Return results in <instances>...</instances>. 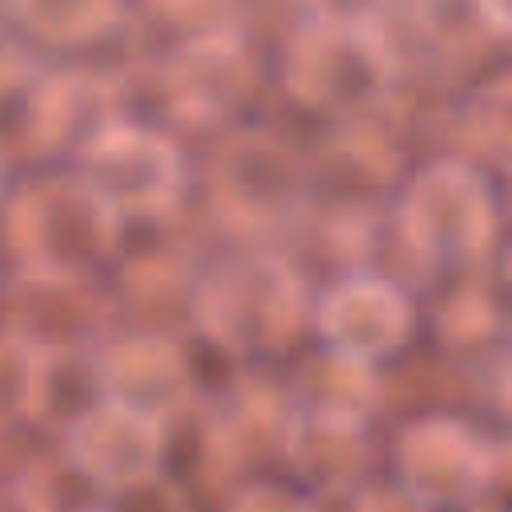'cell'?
<instances>
[{
    "label": "cell",
    "instance_id": "cell-1",
    "mask_svg": "<svg viewBox=\"0 0 512 512\" xmlns=\"http://www.w3.org/2000/svg\"><path fill=\"white\" fill-rule=\"evenodd\" d=\"M116 236L120 216L80 176L36 180L8 204V240L28 272L84 280L112 256Z\"/></svg>",
    "mask_w": 512,
    "mask_h": 512
},
{
    "label": "cell",
    "instance_id": "cell-2",
    "mask_svg": "<svg viewBox=\"0 0 512 512\" xmlns=\"http://www.w3.org/2000/svg\"><path fill=\"white\" fill-rule=\"evenodd\" d=\"M284 80L300 104L320 112H360L392 80V52L356 16H316L284 56Z\"/></svg>",
    "mask_w": 512,
    "mask_h": 512
},
{
    "label": "cell",
    "instance_id": "cell-3",
    "mask_svg": "<svg viewBox=\"0 0 512 512\" xmlns=\"http://www.w3.org/2000/svg\"><path fill=\"white\" fill-rule=\"evenodd\" d=\"M80 180L124 220L152 216L176 200L180 188V152L168 136L112 120L80 152Z\"/></svg>",
    "mask_w": 512,
    "mask_h": 512
},
{
    "label": "cell",
    "instance_id": "cell-4",
    "mask_svg": "<svg viewBox=\"0 0 512 512\" xmlns=\"http://www.w3.org/2000/svg\"><path fill=\"white\" fill-rule=\"evenodd\" d=\"M404 232L408 240L436 260H464L488 248L496 204L488 184L460 164H432L420 172L404 196Z\"/></svg>",
    "mask_w": 512,
    "mask_h": 512
},
{
    "label": "cell",
    "instance_id": "cell-5",
    "mask_svg": "<svg viewBox=\"0 0 512 512\" xmlns=\"http://www.w3.org/2000/svg\"><path fill=\"white\" fill-rule=\"evenodd\" d=\"M396 476V484L428 512L460 508L484 492L492 476V452L472 428L432 416L404 428L396 444Z\"/></svg>",
    "mask_w": 512,
    "mask_h": 512
},
{
    "label": "cell",
    "instance_id": "cell-6",
    "mask_svg": "<svg viewBox=\"0 0 512 512\" xmlns=\"http://www.w3.org/2000/svg\"><path fill=\"white\" fill-rule=\"evenodd\" d=\"M300 312L296 276L276 260H248L224 268L208 296L204 316L208 328L240 348H276L292 336Z\"/></svg>",
    "mask_w": 512,
    "mask_h": 512
},
{
    "label": "cell",
    "instance_id": "cell-7",
    "mask_svg": "<svg viewBox=\"0 0 512 512\" xmlns=\"http://www.w3.org/2000/svg\"><path fill=\"white\" fill-rule=\"evenodd\" d=\"M160 452H164L160 420L128 404H116L108 396L68 424V456L100 488L140 484L160 464Z\"/></svg>",
    "mask_w": 512,
    "mask_h": 512
},
{
    "label": "cell",
    "instance_id": "cell-8",
    "mask_svg": "<svg viewBox=\"0 0 512 512\" xmlns=\"http://www.w3.org/2000/svg\"><path fill=\"white\" fill-rule=\"evenodd\" d=\"M216 196L220 204L248 224H268L288 216L304 196L300 160L272 136L240 132L216 156Z\"/></svg>",
    "mask_w": 512,
    "mask_h": 512
},
{
    "label": "cell",
    "instance_id": "cell-9",
    "mask_svg": "<svg viewBox=\"0 0 512 512\" xmlns=\"http://www.w3.org/2000/svg\"><path fill=\"white\" fill-rule=\"evenodd\" d=\"M316 324L324 332L328 352L372 368L404 344L412 312L396 284L380 276H348L332 284V292L320 300Z\"/></svg>",
    "mask_w": 512,
    "mask_h": 512
},
{
    "label": "cell",
    "instance_id": "cell-10",
    "mask_svg": "<svg viewBox=\"0 0 512 512\" xmlns=\"http://www.w3.org/2000/svg\"><path fill=\"white\" fill-rule=\"evenodd\" d=\"M96 364H100L104 396L116 404H128L152 420H160L168 408H176L184 400V384H188L184 360L160 336L120 340Z\"/></svg>",
    "mask_w": 512,
    "mask_h": 512
},
{
    "label": "cell",
    "instance_id": "cell-11",
    "mask_svg": "<svg viewBox=\"0 0 512 512\" xmlns=\"http://www.w3.org/2000/svg\"><path fill=\"white\" fill-rule=\"evenodd\" d=\"M248 56L232 32L192 36L172 64V96L188 116H224L248 96Z\"/></svg>",
    "mask_w": 512,
    "mask_h": 512
},
{
    "label": "cell",
    "instance_id": "cell-12",
    "mask_svg": "<svg viewBox=\"0 0 512 512\" xmlns=\"http://www.w3.org/2000/svg\"><path fill=\"white\" fill-rule=\"evenodd\" d=\"M48 72L24 60H0V164L48 152Z\"/></svg>",
    "mask_w": 512,
    "mask_h": 512
},
{
    "label": "cell",
    "instance_id": "cell-13",
    "mask_svg": "<svg viewBox=\"0 0 512 512\" xmlns=\"http://www.w3.org/2000/svg\"><path fill=\"white\" fill-rule=\"evenodd\" d=\"M364 408H372V372L348 356L324 348V356L308 368L304 380V416L360 424Z\"/></svg>",
    "mask_w": 512,
    "mask_h": 512
},
{
    "label": "cell",
    "instance_id": "cell-14",
    "mask_svg": "<svg viewBox=\"0 0 512 512\" xmlns=\"http://www.w3.org/2000/svg\"><path fill=\"white\" fill-rule=\"evenodd\" d=\"M12 12L36 36L68 44L108 28L116 16V0H12Z\"/></svg>",
    "mask_w": 512,
    "mask_h": 512
},
{
    "label": "cell",
    "instance_id": "cell-15",
    "mask_svg": "<svg viewBox=\"0 0 512 512\" xmlns=\"http://www.w3.org/2000/svg\"><path fill=\"white\" fill-rule=\"evenodd\" d=\"M36 384V352L24 348L16 336L0 332V416L28 408Z\"/></svg>",
    "mask_w": 512,
    "mask_h": 512
},
{
    "label": "cell",
    "instance_id": "cell-16",
    "mask_svg": "<svg viewBox=\"0 0 512 512\" xmlns=\"http://www.w3.org/2000/svg\"><path fill=\"white\" fill-rule=\"evenodd\" d=\"M476 120H480V132L488 136V144L512 160V76L484 92Z\"/></svg>",
    "mask_w": 512,
    "mask_h": 512
},
{
    "label": "cell",
    "instance_id": "cell-17",
    "mask_svg": "<svg viewBox=\"0 0 512 512\" xmlns=\"http://www.w3.org/2000/svg\"><path fill=\"white\" fill-rule=\"evenodd\" d=\"M232 512H308L292 492H280V488H248Z\"/></svg>",
    "mask_w": 512,
    "mask_h": 512
},
{
    "label": "cell",
    "instance_id": "cell-18",
    "mask_svg": "<svg viewBox=\"0 0 512 512\" xmlns=\"http://www.w3.org/2000/svg\"><path fill=\"white\" fill-rule=\"evenodd\" d=\"M488 404H492L500 416L512 420V352L500 356V360L492 364V372H488Z\"/></svg>",
    "mask_w": 512,
    "mask_h": 512
},
{
    "label": "cell",
    "instance_id": "cell-19",
    "mask_svg": "<svg viewBox=\"0 0 512 512\" xmlns=\"http://www.w3.org/2000/svg\"><path fill=\"white\" fill-rule=\"evenodd\" d=\"M476 4H480V12H484L496 28L512 32V0H476Z\"/></svg>",
    "mask_w": 512,
    "mask_h": 512
},
{
    "label": "cell",
    "instance_id": "cell-20",
    "mask_svg": "<svg viewBox=\"0 0 512 512\" xmlns=\"http://www.w3.org/2000/svg\"><path fill=\"white\" fill-rule=\"evenodd\" d=\"M508 280H512V252H508Z\"/></svg>",
    "mask_w": 512,
    "mask_h": 512
}]
</instances>
